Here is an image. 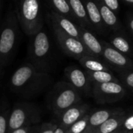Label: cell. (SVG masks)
Returning a JSON list of instances; mask_svg holds the SVG:
<instances>
[{"label": "cell", "instance_id": "obj_24", "mask_svg": "<svg viewBox=\"0 0 133 133\" xmlns=\"http://www.w3.org/2000/svg\"><path fill=\"white\" fill-rule=\"evenodd\" d=\"M8 112L0 113V133H7L8 132Z\"/></svg>", "mask_w": 133, "mask_h": 133}, {"label": "cell", "instance_id": "obj_23", "mask_svg": "<svg viewBox=\"0 0 133 133\" xmlns=\"http://www.w3.org/2000/svg\"><path fill=\"white\" fill-rule=\"evenodd\" d=\"M89 117V114H85L80 120L74 123L69 128L65 129V133H84L87 127Z\"/></svg>", "mask_w": 133, "mask_h": 133}, {"label": "cell", "instance_id": "obj_8", "mask_svg": "<svg viewBox=\"0 0 133 133\" xmlns=\"http://www.w3.org/2000/svg\"><path fill=\"white\" fill-rule=\"evenodd\" d=\"M101 42L103 45L102 57L110 68L128 71V69L133 68V62L128 56L116 50L110 43L105 41H101Z\"/></svg>", "mask_w": 133, "mask_h": 133}, {"label": "cell", "instance_id": "obj_36", "mask_svg": "<svg viewBox=\"0 0 133 133\" xmlns=\"http://www.w3.org/2000/svg\"><path fill=\"white\" fill-rule=\"evenodd\" d=\"M127 133H133V131H129V132H127Z\"/></svg>", "mask_w": 133, "mask_h": 133}, {"label": "cell", "instance_id": "obj_9", "mask_svg": "<svg viewBox=\"0 0 133 133\" xmlns=\"http://www.w3.org/2000/svg\"><path fill=\"white\" fill-rule=\"evenodd\" d=\"M31 37V58L37 63V65H40L42 63H44L49 56L50 52L49 38L43 29Z\"/></svg>", "mask_w": 133, "mask_h": 133}, {"label": "cell", "instance_id": "obj_5", "mask_svg": "<svg viewBox=\"0 0 133 133\" xmlns=\"http://www.w3.org/2000/svg\"><path fill=\"white\" fill-rule=\"evenodd\" d=\"M39 109L34 104L29 103H21L14 106L9 114L8 132L19 128L34 126L40 121Z\"/></svg>", "mask_w": 133, "mask_h": 133}, {"label": "cell", "instance_id": "obj_30", "mask_svg": "<svg viewBox=\"0 0 133 133\" xmlns=\"http://www.w3.org/2000/svg\"><path fill=\"white\" fill-rule=\"evenodd\" d=\"M127 24H128V26L130 31L133 35V16L128 15L127 17Z\"/></svg>", "mask_w": 133, "mask_h": 133}, {"label": "cell", "instance_id": "obj_26", "mask_svg": "<svg viewBox=\"0 0 133 133\" xmlns=\"http://www.w3.org/2000/svg\"><path fill=\"white\" fill-rule=\"evenodd\" d=\"M57 124L50 122L42 124L38 128L37 133H54Z\"/></svg>", "mask_w": 133, "mask_h": 133}, {"label": "cell", "instance_id": "obj_27", "mask_svg": "<svg viewBox=\"0 0 133 133\" xmlns=\"http://www.w3.org/2000/svg\"><path fill=\"white\" fill-rule=\"evenodd\" d=\"M121 78L123 80L124 85L133 90V71H125L124 74H122Z\"/></svg>", "mask_w": 133, "mask_h": 133}, {"label": "cell", "instance_id": "obj_21", "mask_svg": "<svg viewBox=\"0 0 133 133\" xmlns=\"http://www.w3.org/2000/svg\"><path fill=\"white\" fill-rule=\"evenodd\" d=\"M110 45L118 52H121L125 56H131L133 54L132 47L130 42L126 39L124 36L115 34L110 38Z\"/></svg>", "mask_w": 133, "mask_h": 133}, {"label": "cell", "instance_id": "obj_33", "mask_svg": "<svg viewBox=\"0 0 133 133\" xmlns=\"http://www.w3.org/2000/svg\"><path fill=\"white\" fill-rule=\"evenodd\" d=\"M3 0H0V17H1V14H2V9H3Z\"/></svg>", "mask_w": 133, "mask_h": 133}, {"label": "cell", "instance_id": "obj_4", "mask_svg": "<svg viewBox=\"0 0 133 133\" xmlns=\"http://www.w3.org/2000/svg\"><path fill=\"white\" fill-rule=\"evenodd\" d=\"M80 103L81 93L68 82H60L55 86L50 99V107L55 114L60 116L66 110Z\"/></svg>", "mask_w": 133, "mask_h": 133}, {"label": "cell", "instance_id": "obj_1", "mask_svg": "<svg viewBox=\"0 0 133 133\" xmlns=\"http://www.w3.org/2000/svg\"><path fill=\"white\" fill-rule=\"evenodd\" d=\"M49 79V75L37 66L26 63L18 68L12 75L10 86L16 92L33 94L45 87Z\"/></svg>", "mask_w": 133, "mask_h": 133}, {"label": "cell", "instance_id": "obj_16", "mask_svg": "<svg viewBox=\"0 0 133 133\" xmlns=\"http://www.w3.org/2000/svg\"><path fill=\"white\" fill-rule=\"evenodd\" d=\"M119 111L118 110H99L89 114L87 127L84 133H94L105 121Z\"/></svg>", "mask_w": 133, "mask_h": 133}, {"label": "cell", "instance_id": "obj_12", "mask_svg": "<svg viewBox=\"0 0 133 133\" xmlns=\"http://www.w3.org/2000/svg\"><path fill=\"white\" fill-rule=\"evenodd\" d=\"M50 17L52 26L57 28L66 35L80 39V27L75 22L52 10L50 11Z\"/></svg>", "mask_w": 133, "mask_h": 133}, {"label": "cell", "instance_id": "obj_10", "mask_svg": "<svg viewBox=\"0 0 133 133\" xmlns=\"http://www.w3.org/2000/svg\"><path fill=\"white\" fill-rule=\"evenodd\" d=\"M64 75L68 81V83L80 93L84 92L88 94L91 92L92 82L85 71H84L75 66H69L65 68Z\"/></svg>", "mask_w": 133, "mask_h": 133}, {"label": "cell", "instance_id": "obj_28", "mask_svg": "<svg viewBox=\"0 0 133 133\" xmlns=\"http://www.w3.org/2000/svg\"><path fill=\"white\" fill-rule=\"evenodd\" d=\"M101 1L110 9L115 14L119 12V3L118 0H101Z\"/></svg>", "mask_w": 133, "mask_h": 133}, {"label": "cell", "instance_id": "obj_25", "mask_svg": "<svg viewBox=\"0 0 133 133\" xmlns=\"http://www.w3.org/2000/svg\"><path fill=\"white\" fill-rule=\"evenodd\" d=\"M121 128L126 132L133 131V113L126 115Z\"/></svg>", "mask_w": 133, "mask_h": 133}, {"label": "cell", "instance_id": "obj_13", "mask_svg": "<svg viewBox=\"0 0 133 133\" xmlns=\"http://www.w3.org/2000/svg\"><path fill=\"white\" fill-rule=\"evenodd\" d=\"M87 15L92 28V30L96 31L99 34H105L107 28L105 26L98 6L95 2V0H82Z\"/></svg>", "mask_w": 133, "mask_h": 133}, {"label": "cell", "instance_id": "obj_29", "mask_svg": "<svg viewBox=\"0 0 133 133\" xmlns=\"http://www.w3.org/2000/svg\"><path fill=\"white\" fill-rule=\"evenodd\" d=\"M36 127L34 126H26V127H22L19 128L17 129H15L12 131L10 133H33Z\"/></svg>", "mask_w": 133, "mask_h": 133}, {"label": "cell", "instance_id": "obj_19", "mask_svg": "<svg viewBox=\"0 0 133 133\" xmlns=\"http://www.w3.org/2000/svg\"><path fill=\"white\" fill-rule=\"evenodd\" d=\"M85 71H110V68L93 56H85L78 59Z\"/></svg>", "mask_w": 133, "mask_h": 133}, {"label": "cell", "instance_id": "obj_35", "mask_svg": "<svg viewBox=\"0 0 133 133\" xmlns=\"http://www.w3.org/2000/svg\"><path fill=\"white\" fill-rule=\"evenodd\" d=\"M38 127H36V128H35V131H34V132H33V133H37V131H38Z\"/></svg>", "mask_w": 133, "mask_h": 133}, {"label": "cell", "instance_id": "obj_3", "mask_svg": "<svg viewBox=\"0 0 133 133\" xmlns=\"http://www.w3.org/2000/svg\"><path fill=\"white\" fill-rule=\"evenodd\" d=\"M18 37V21L15 12L10 11L6 14L0 31V66L4 65L16 46Z\"/></svg>", "mask_w": 133, "mask_h": 133}, {"label": "cell", "instance_id": "obj_14", "mask_svg": "<svg viewBox=\"0 0 133 133\" xmlns=\"http://www.w3.org/2000/svg\"><path fill=\"white\" fill-rule=\"evenodd\" d=\"M80 40L90 55L97 58L102 56V42L89 29L80 27Z\"/></svg>", "mask_w": 133, "mask_h": 133}, {"label": "cell", "instance_id": "obj_15", "mask_svg": "<svg viewBox=\"0 0 133 133\" xmlns=\"http://www.w3.org/2000/svg\"><path fill=\"white\" fill-rule=\"evenodd\" d=\"M95 2L98 6L102 20L105 26L116 33L121 31L122 25L116 14L111 10H110L101 0H95Z\"/></svg>", "mask_w": 133, "mask_h": 133}, {"label": "cell", "instance_id": "obj_20", "mask_svg": "<svg viewBox=\"0 0 133 133\" xmlns=\"http://www.w3.org/2000/svg\"><path fill=\"white\" fill-rule=\"evenodd\" d=\"M47 1L52 9V11L68 17L76 23L68 0H47Z\"/></svg>", "mask_w": 133, "mask_h": 133}, {"label": "cell", "instance_id": "obj_18", "mask_svg": "<svg viewBox=\"0 0 133 133\" xmlns=\"http://www.w3.org/2000/svg\"><path fill=\"white\" fill-rule=\"evenodd\" d=\"M126 114L124 111H119L105 121L94 133H110L117 130L122 124Z\"/></svg>", "mask_w": 133, "mask_h": 133}, {"label": "cell", "instance_id": "obj_11", "mask_svg": "<svg viewBox=\"0 0 133 133\" xmlns=\"http://www.w3.org/2000/svg\"><path fill=\"white\" fill-rule=\"evenodd\" d=\"M89 106L86 103H80L66 110L59 116V126L66 129L74 123L80 120L88 114Z\"/></svg>", "mask_w": 133, "mask_h": 133}, {"label": "cell", "instance_id": "obj_22", "mask_svg": "<svg viewBox=\"0 0 133 133\" xmlns=\"http://www.w3.org/2000/svg\"><path fill=\"white\" fill-rule=\"evenodd\" d=\"M89 80L93 84H102L107 82H119L118 79L110 71H85Z\"/></svg>", "mask_w": 133, "mask_h": 133}, {"label": "cell", "instance_id": "obj_7", "mask_svg": "<svg viewBox=\"0 0 133 133\" xmlns=\"http://www.w3.org/2000/svg\"><path fill=\"white\" fill-rule=\"evenodd\" d=\"M92 93L97 102L110 103L121 99L125 94V89L120 82L93 84Z\"/></svg>", "mask_w": 133, "mask_h": 133}, {"label": "cell", "instance_id": "obj_17", "mask_svg": "<svg viewBox=\"0 0 133 133\" xmlns=\"http://www.w3.org/2000/svg\"><path fill=\"white\" fill-rule=\"evenodd\" d=\"M76 23L82 28L92 29L82 0H68Z\"/></svg>", "mask_w": 133, "mask_h": 133}, {"label": "cell", "instance_id": "obj_6", "mask_svg": "<svg viewBox=\"0 0 133 133\" xmlns=\"http://www.w3.org/2000/svg\"><path fill=\"white\" fill-rule=\"evenodd\" d=\"M52 28L54 34L61 49L68 56H71L78 60L83 56H92L87 51L80 39L63 33L54 26H52Z\"/></svg>", "mask_w": 133, "mask_h": 133}, {"label": "cell", "instance_id": "obj_34", "mask_svg": "<svg viewBox=\"0 0 133 133\" xmlns=\"http://www.w3.org/2000/svg\"><path fill=\"white\" fill-rule=\"evenodd\" d=\"M124 1L126 2L127 3H129V4L133 5V0H124Z\"/></svg>", "mask_w": 133, "mask_h": 133}, {"label": "cell", "instance_id": "obj_2", "mask_svg": "<svg viewBox=\"0 0 133 133\" xmlns=\"http://www.w3.org/2000/svg\"><path fill=\"white\" fill-rule=\"evenodd\" d=\"M16 16L21 29L32 36L43 28L44 18L40 0H18Z\"/></svg>", "mask_w": 133, "mask_h": 133}, {"label": "cell", "instance_id": "obj_31", "mask_svg": "<svg viewBox=\"0 0 133 133\" xmlns=\"http://www.w3.org/2000/svg\"><path fill=\"white\" fill-rule=\"evenodd\" d=\"M54 133H65V129L59 125H57Z\"/></svg>", "mask_w": 133, "mask_h": 133}, {"label": "cell", "instance_id": "obj_37", "mask_svg": "<svg viewBox=\"0 0 133 133\" xmlns=\"http://www.w3.org/2000/svg\"><path fill=\"white\" fill-rule=\"evenodd\" d=\"M14 1H17V0H14Z\"/></svg>", "mask_w": 133, "mask_h": 133}, {"label": "cell", "instance_id": "obj_32", "mask_svg": "<svg viewBox=\"0 0 133 133\" xmlns=\"http://www.w3.org/2000/svg\"><path fill=\"white\" fill-rule=\"evenodd\" d=\"M110 133H127L125 131H124L121 127L117 129V130H116L115 131H113V132H110Z\"/></svg>", "mask_w": 133, "mask_h": 133}]
</instances>
